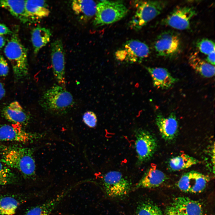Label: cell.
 <instances>
[{
    "label": "cell",
    "mask_w": 215,
    "mask_h": 215,
    "mask_svg": "<svg viewBox=\"0 0 215 215\" xmlns=\"http://www.w3.org/2000/svg\"><path fill=\"white\" fill-rule=\"evenodd\" d=\"M33 149L18 146H2L1 148V162L19 171L27 178L34 177L36 166Z\"/></svg>",
    "instance_id": "6da1fadb"
},
{
    "label": "cell",
    "mask_w": 215,
    "mask_h": 215,
    "mask_svg": "<svg viewBox=\"0 0 215 215\" xmlns=\"http://www.w3.org/2000/svg\"><path fill=\"white\" fill-rule=\"evenodd\" d=\"M40 103L46 111L60 116L69 111L74 105V101L71 94L65 87L55 84L43 93Z\"/></svg>",
    "instance_id": "7a4b0ae2"
},
{
    "label": "cell",
    "mask_w": 215,
    "mask_h": 215,
    "mask_svg": "<svg viewBox=\"0 0 215 215\" xmlns=\"http://www.w3.org/2000/svg\"><path fill=\"white\" fill-rule=\"evenodd\" d=\"M4 53L11 64L15 77L19 79L26 76L28 71L27 50L17 33L12 34L5 45Z\"/></svg>",
    "instance_id": "3957f363"
},
{
    "label": "cell",
    "mask_w": 215,
    "mask_h": 215,
    "mask_svg": "<svg viewBox=\"0 0 215 215\" xmlns=\"http://www.w3.org/2000/svg\"><path fill=\"white\" fill-rule=\"evenodd\" d=\"M136 11L130 21L131 29L138 30L159 15L167 4L165 1H136Z\"/></svg>",
    "instance_id": "277c9868"
},
{
    "label": "cell",
    "mask_w": 215,
    "mask_h": 215,
    "mask_svg": "<svg viewBox=\"0 0 215 215\" xmlns=\"http://www.w3.org/2000/svg\"><path fill=\"white\" fill-rule=\"evenodd\" d=\"M128 12L122 1H100L97 4L93 25L99 27L113 23L125 17Z\"/></svg>",
    "instance_id": "5b68a950"
},
{
    "label": "cell",
    "mask_w": 215,
    "mask_h": 215,
    "mask_svg": "<svg viewBox=\"0 0 215 215\" xmlns=\"http://www.w3.org/2000/svg\"><path fill=\"white\" fill-rule=\"evenodd\" d=\"M150 53L148 46L137 40L127 41L115 53L118 60L129 63H140L148 57Z\"/></svg>",
    "instance_id": "8992f818"
},
{
    "label": "cell",
    "mask_w": 215,
    "mask_h": 215,
    "mask_svg": "<svg viewBox=\"0 0 215 215\" xmlns=\"http://www.w3.org/2000/svg\"><path fill=\"white\" fill-rule=\"evenodd\" d=\"M135 136L137 163L138 165H141L153 156L157 148V141L150 132L141 128L136 130Z\"/></svg>",
    "instance_id": "52a82bcc"
},
{
    "label": "cell",
    "mask_w": 215,
    "mask_h": 215,
    "mask_svg": "<svg viewBox=\"0 0 215 215\" xmlns=\"http://www.w3.org/2000/svg\"><path fill=\"white\" fill-rule=\"evenodd\" d=\"M103 184L108 196L113 198L122 197L129 192L131 184L120 172L110 171L103 176Z\"/></svg>",
    "instance_id": "ba28073f"
},
{
    "label": "cell",
    "mask_w": 215,
    "mask_h": 215,
    "mask_svg": "<svg viewBox=\"0 0 215 215\" xmlns=\"http://www.w3.org/2000/svg\"><path fill=\"white\" fill-rule=\"evenodd\" d=\"M154 47L158 56L173 57L179 54L181 51L180 39L174 32L170 30L164 31L157 36Z\"/></svg>",
    "instance_id": "9c48e42d"
},
{
    "label": "cell",
    "mask_w": 215,
    "mask_h": 215,
    "mask_svg": "<svg viewBox=\"0 0 215 215\" xmlns=\"http://www.w3.org/2000/svg\"><path fill=\"white\" fill-rule=\"evenodd\" d=\"M196 14L193 7H177L162 20L161 23L176 29H188L190 27L191 19Z\"/></svg>",
    "instance_id": "30bf717a"
},
{
    "label": "cell",
    "mask_w": 215,
    "mask_h": 215,
    "mask_svg": "<svg viewBox=\"0 0 215 215\" xmlns=\"http://www.w3.org/2000/svg\"><path fill=\"white\" fill-rule=\"evenodd\" d=\"M21 126L16 124L2 125L0 127V141L27 143L41 139L46 135V133H33L25 131L22 129Z\"/></svg>",
    "instance_id": "8fae6325"
},
{
    "label": "cell",
    "mask_w": 215,
    "mask_h": 215,
    "mask_svg": "<svg viewBox=\"0 0 215 215\" xmlns=\"http://www.w3.org/2000/svg\"><path fill=\"white\" fill-rule=\"evenodd\" d=\"M51 61L53 73L59 85L65 87V53L62 42L60 39L54 41L51 44Z\"/></svg>",
    "instance_id": "7c38bea8"
},
{
    "label": "cell",
    "mask_w": 215,
    "mask_h": 215,
    "mask_svg": "<svg viewBox=\"0 0 215 215\" xmlns=\"http://www.w3.org/2000/svg\"><path fill=\"white\" fill-rule=\"evenodd\" d=\"M209 180L208 176L193 171L182 175L177 183V186L184 192L200 193L205 189Z\"/></svg>",
    "instance_id": "4fadbf2b"
},
{
    "label": "cell",
    "mask_w": 215,
    "mask_h": 215,
    "mask_svg": "<svg viewBox=\"0 0 215 215\" xmlns=\"http://www.w3.org/2000/svg\"><path fill=\"white\" fill-rule=\"evenodd\" d=\"M155 121L160 133L164 139L171 141L175 138L178 132V124L174 113H171L167 117L159 113L156 116Z\"/></svg>",
    "instance_id": "5bb4252c"
},
{
    "label": "cell",
    "mask_w": 215,
    "mask_h": 215,
    "mask_svg": "<svg viewBox=\"0 0 215 215\" xmlns=\"http://www.w3.org/2000/svg\"><path fill=\"white\" fill-rule=\"evenodd\" d=\"M145 68L151 76L154 87L157 89H168L178 81L165 68L147 67Z\"/></svg>",
    "instance_id": "9a60e30c"
},
{
    "label": "cell",
    "mask_w": 215,
    "mask_h": 215,
    "mask_svg": "<svg viewBox=\"0 0 215 215\" xmlns=\"http://www.w3.org/2000/svg\"><path fill=\"white\" fill-rule=\"evenodd\" d=\"M166 178L165 174L153 164L146 171L136 186L138 188H155L162 185Z\"/></svg>",
    "instance_id": "2e32d148"
},
{
    "label": "cell",
    "mask_w": 215,
    "mask_h": 215,
    "mask_svg": "<svg viewBox=\"0 0 215 215\" xmlns=\"http://www.w3.org/2000/svg\"><path fill=\"white\" fill-rule=\"evenodd\" d=\"M4 118L14 124L22 125L26 124L29 117L20 103L17 101L11 103L3 111Z\"/></svg>",
    "instance_id": "e0dca14e"
},
{
    "label": "cell",
    "mask_w": 215,
    "mask_h": 215,
    "mask_svg": "<svg viewBox=\"0 0 215 215\" xmlns=\"http://www.w3.org/2000/svg\"><path fill=\"white\" fill-rule=\"evenodd\" d=\"M182 215H203L202 208L198 201L185 196L175 198L172 205Z\"/></svg>",
    "instance_id": "ac0fdd59"
},
{
    "label": "cell",
    "mask_w": 215,
    "mask_h": 215,
    "mask_svg": "<svg viewBox=\"0 0 215 215\" xmlns=\"http://www.w3.org/2000/svg\"><path fill=\"white\" fill-rule=\"evenodd\" d=\"M96 5V3L92 0H74L72 4L74 13L84 22L88 21L95 16Z\"/></svg>",
    "instance_id": "d6986e66"
},
{
    "label": "cell",
    "mask_w": 215,
    "mask_h": 215,
    "mask_svg": "<svg viewBox=\"0 0 215 215\" xmlns=\"http://www.w3.org/2000/svg\"><path fill=\"white\" fill-rule=\"evenodd\" d=\"M25 10L29 20L43 19L50 13L48 4L44 0H25Z\"/></svg>",
    "instance_id": "ffe728a7"
},
{
    "label": "cell",
    "mask_w": 215,
    "mask_h": 215,
    "mask_svg": "<svg viewBox=\"0 0 215 215\" xmlns=\"http://www.w3.org/2000/svg\"><path fill=\"white\" fill-rule=\"evenodd\" d=\"M0 7L24 23L29 21L26 11L25 0H0Z\"/></svg>",
    "instance_id": "44dd1931"
},
{
    "label": "cell",
    "mask_w": 215,
    "mask_h": 215,
    "mask_svg": "<svg viewBox=\"0 0 215 215\" xmlns=\"http://www.w3.org/2000/svg\"><path fill=\"white\" fill-rule=\"evenodd\" d=\"M190 66L202 76L209 78L215 75V67L201 59L196 53H192L188 59Z\"/></svg>",
    "instance_id": "7402d4cb"
},
{
    "label": "cell",
    "mask_w": 215,
    "mask_h": 215,
    "mask_svg": "<svg viewBox=\"0 0 215 215\" xmlns=\"http://www.w3.org/2000/svg\"><path fill=\"white\" fill-rule=\"evenodd\" d=\"M51 35L49 29L38 26L32 30L31 40L34 53L36 54L49 42Z\"/></svg>",
    "instance_id": "603a6c76"
},
{
    "label": "cell",
    "mask_w": 215,
    "mask_h": 215,
    "mask_svg": "<svg viewBox=\"0 0 215 215\" xmlns=\"http://www.w3.org/2000/svg\"><path fill=\"white\" fill-rule=\"evenodd\" d=\"M69 190L45 203L31 208L24 215H49L67 194Z\"/></svg>",
    "instance_id": "cb8c5ba5"
},
{
    "label": "cell",
    "mask_w": 215,
    "mask_h": 215,
    "mask_svg": "<svg viewBox=\"0 0 215 215\" xmlns=\"http://www.w3.org/2000/svg\"><path fill=\"white\" fill-rule=\"evenodd\" d=\"M199 162L196 158L183 153L171 159L168 165L171 170L177 171L188 168Z\"/></svg>",
    "instance_id": "d4e9b609"
},
{
    "label": "cell",
    "mask_w": 215,
    "mask_h": 215,
    "mask_svg": "<svg viewBox=\"0 0 215 215\" xmlns=\"http://www.w3.org/2000/svg\"><path fill=\"white\" fill-rule=\"evenodd\" d=\"M19 201L12 196L0 197V214L1 215H13L19 205Z\"/></svg>",
    "instance_id": "484cf974"
},
{
    "label": "cell",
    "mask_w": 215,
    "mask_h": 215,
    "mask_svg": "<svg viewBox=\"0 0 215 215\" xmlns=\"http://www.w3.org/2000/svg\"><path fill=\"white\" fill-rule=\"evenodd\" d=\"M136 215H163L157 205L148 202L140 204L136 209Z\"/></svg>",
    "instance_id": "4316f807"
},
{
    "label": "cell",
    "mask_w": 215,
    "mask_h": 215,
    "mask_svg": "<svg viewBox=\"0 0 215 215\" xmlns=\"http://www.w3.org/2000/svg\"><path fill=\"white\" fill-rule=\"evenodd\" d=\"M14 173L2 162H0V187L10 184L14 182Z\"/></svg>",
    "instance_id": "83f0119b"
},
{
    "label": "cell",
    "mask_w": 215,
    "mask_h": 215,
    "mask_svg": "<svg viewBox=\"0 0 215 215\" xmlns=\"http://www.w3.org/2000/svg\"><path fill=\"white\" fill-rule=\"evenodd\" d=\"M196 45L201 53L207 55L215 51L214 42L208 39H203L198 41Z\"/></svg>",
    "instance_id": "f1b7e54d"
},
{
    "label": "cell",
    "mask_w": 215,
    "mask_h": 215,
    "mask_svg": "<svg viewBox=\"0 0 215 215\" xmlns=\"http://www.w3.org/2000/svg\"><path fill=\"white\" fill-rule=\"evenodd\" d=\"M82 119L85 124L90 128H94L96 125L97 116L92 111H88L85 112L83 116Z\"/></svg>",
    "instance_id": "f546056e"
},
{
    "label": "cell",
    "mask_w": 215,
    "mask_h": 215,
    "mask_svg": "<svg viewBox=\"0 0 215 215\" xmlns=\"http://www.w3.org/2000/svg\"><path fill=\"white\" fill-rule=\"evenodd\" d=\"M9 71L8 63L4 56L0 55V76H7Z\"/></svg>",
    "instance_id": "4dcf8cb0"
},
{
    "label": "cell",
    "mask_w": 215,
    "mask_h": 215,
    "mask_svg": "<svg viewBox=\"0 0 215 215\" xmlns=\"http://www.w3.org/2000/svg\"><path fill=\"white\" fill-rule=\"evenodd\" d=\"M165 215H182L180 211L175 207L171 205L167 207Z\"/></svg>",
    "instance_id": "1f68e13d"
},
{
    "label": "cell",
    "mask_w": 215,
    "mask_h": 215,
    "mask_svg": "<svg viewBox=\"0 0 215 215\" xmlns=\"http://www.w3.org/2000/svg\"><path fill=\"white\" fill-rule=\"evenodd\" d=\"M12 32L5 24L0 23V36L11 34Z\"/></svg>",
    "instance_id": "d6a6232c"
},
{
    "label": "cell",
    "mask_w": 215,
    "mask_h": 215,
    "mask_svg": "<svg viewBox=\"0 0 215 215\" xmlns=\"http://www.w3.org/2000/svg\"><path fill=\"white\" fill-rule=\"evenodd\" d=\"M206 62L213 65L215 64V51L207 55L205 59Z\"/></svg>",
    "instance_id": "836d02e7"
},
{
    "label": "cell",
    "mask_w": 215,
    "mask_h": 215,
    "mask_svg": "<svg viewBox=\"0 0 215 215\" xmlns=\"http://www.w3.org/2000/svg\"><path fill=\"white\" fill-rule=\"evenodd\" d=\"M5 91L3 84L0 82V100L5 96Z\"/></svg>",
    "instance_id": "e575fe53"
},
{
    "label": "cell",
    "mask_w": 215,
    "mask_h": 215,
    "mask_svg": "<svg viewBox=\"0 0 215 215\" xmlns=\"http://www.w3.org/2000/svg\"><path fill=\"white\" fill-rule=\"evenodd\" d=\"M6 40L5 38L1 36H0V50L5 45Z\"/></svg>",
    "instance_id": "d590c367"
},
{
    "label": "cell",
    "mask_w": 215,
    "mask_h": 215,
    "mask_svg": "<svg viewBox=\"0 0 215 215\" xmlns=\"http://www.w3.org/2000/svg\"><path fill=\"white\" fill-rule=\"evenodd\" d=\"M0 215H1L0 214Z\"/></svg>",
    "instance_id": "8d00e7d4"
}]
</instances>
